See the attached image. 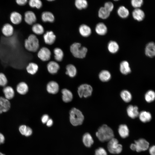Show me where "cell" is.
<instances>
[{"label":"cell","mask_w":155,"mask_h":155,"mask_svg":"<svg viewBox=\"0 0 155 155\" xmlns=\"http://www.w3.org/2000/svg\"><path fill=\"white\" fill-rule=\"evenodd\" d=\"M96 135L98 140L102 142H108L114 137L113 131L106 124H104L99 127Z\"/></svg>","instance_id":"6da1fadb"},{"label":"cell","mask_w":155,"mask_h":155,"mask_svg":"<svg viewBox=\"0 0 155 155\" xmlns=\"http://www.w3.org/2000/svg\"><path fill=\"white\" fill-rule=\"evenodd\" d=\"M69 119L71 123L74 126L82 123L84 117L82 113L79 109L74 108L70 111Z\"/></svg>","instance_id":"7a4b0ae2"},{"label":"cell","mask_w":155,"mask_h":155,"mask_svg":"<svg viewBox=\"0 0 155 155\" xmlns=\"http://www.w3.org/2000/svg\"><path fill=\"white\" fill-rule=\"evenodd\" d=\"M70 51L75 57L82 59L84 58L88 51L87 48L84 46H82L80 43L75 42L70 46Z\"/></svg>","instance_id":"3957f363"},{"label":"cell","mask_w":155,"mask_h":155,"mask_svg":"<svg viewBox=\"0 0 155 155\" xmlns=\"http://www.w3.org/2000/svg\"><path fill=\"white\" fill-rule=\"evenodd\" d=\"M24 46L27 50L30 52H36L39 47L38 40L36 35L31 34L25 40Z\"/></svg>","instance_id":"277c9868"},{"label":"cell","mask_w":155,"mask_h":155,"mask_svg":"<svg viewBox=\"0 0 155 155\" xmlns=\"http://www.w3.org/2000/svg\"><path fill=\"white\" fill-rule=\"evenodd\" d=\"M107 147L108 151L112 154H119L123 149L122 145L119 143L117 139L114 137L108 141Z\"/></svg>","instance_id":"5b68a950"},{"label":"cell","mask_w":155,"mask_h":155,"mask_svg":"<svg viewBox=\"0 0 155 155\" xmlns=\"http://www.w3.org/2000/svg\"><path fill=\"white\" fill-rule=\"evenodd\" d=\"M92 91V87L87 84L81 85L79 87L78 90V94L80 98H87L91 96Z\"/></svg>","instance_id":"8992f818"},{"label":"cell","mask_w":155,"mask_h":155,"mask_svg":"<svg viewBox=\"0 0 155 155\" xmlns=\"http://www.w3.org/2000/svg\"><path fill=\"white\" fill-rule=\"evenodd\" d=\"M135 151L139 152L147 150L149 148V144L145 139L140 138L135 141Z\"/></svg>","instance_id":"52a82bcc"},{"label":"cell","mask_w":155,"mask_h":155,"mask_svg":"<svg viewBox=\"0 0 155 155\" xmlns=\"http://www.w3.org/2000/svg\"><path fill=\"white\" fill-rule=\"evenodd\" d=\"M51 52L48 48L46 47L42 48L38 51V56L42 61H47L51 58Z\"/></svg>","instance_id":"ba28073f"},{"label":"cell","mask_w":155,"mask_h":155,"mask_svg":"<svg viewBox=\"0 0 155 155\" xmlns=\"http://www.w3.org/2000/svg\"><path fill=\"white\" fill-rule=\"evenodd\" d=\"M126 112L128 116L133 119L138 117L140 113L138 107L133 105H130L127 106Z\"/></svg>","instance_id":"9c48e42d"},{"label":"cell","mask_w":155,"mask_h":155,"mask_svg":"<svg viewBox=\"0 0 155 155\" xmlns=\"http://www.w3.org/2000/svg\"><path fill=\"white\" fill-rule=\"evenodd\" d=\"M146 55L150 58L154 57L155 55V45L154 42H151L148 43L145 48Z\"/></svg>","instance_id":"30bf717a"},{"label":"cell","mask_w":155,"mask_h":155,"mask_svg":"<svg viewBox=\"0 0 155 155\" xmlns=\"http://www.w3.org/2000/svg\"><path fill=\"white\" fill-rule=\"evenodd\" d=\"M24 20L25 22L29 25H32L36 20L35 14L32 11H26L24 15Z\"/></svg>","instance_id":"8fae6325"},{"label":"cell","mask_w":155,"mask_h":155,"mask_svg":"<svg viewBox=\"0 0 155 155\" xmlns=\"http://www.w3.org/2000/svg\"><path fill=\"white\" fill-rule=\"evenodd\" d=\"M119 70L121 73L127 75L131 72V69L129 63L127 61H121L119 65Z\"/></svg>","instance_id":"7c38bea8"},{"label":"cell","mask_w":155,"mask_h":155,"mask_svg":"<svg viewBox=\"0 0 155 155\" xmlns=\"http://www.w3.org/2000/svg\"><path fill=\"white\" fill-rule=\"evenodd\" d=\"M56 36L52 31H48L44 35L43 39L44 42L47 44L51 45L55 42Z\"/></svg>","instance_id":"4fadbf2b"},{"label":"cell","mask_w":155,"mask_h":155,"mask_svg":"<svg viewBox=\"0 0 155 155\" xmlns=\"http://www.w3.org/2000/svg\"><path fill=\"white\" fill-rule=\"evenodd\" d=\"M59 85L58 84L54 81L49 82L47 84L46 90L49 93L55 94L57 93L59 90Z\"/></svg>","instance_id":"5bb4252c"},{"label":"cell","mask_w":155,"mask_h":155,"mask_svg":"<svg viewBox=\"0 0 155 155\" xmlns=\"http://www.w3.org/2000/svg\"><path fill=\"white\" fill-rule=\"evenodd\" d=\"M132 15L135 20L139 22L142 21L145 17L144 12L140 8L135 9L132 12Z\"/></svg>","instance_id":"9a60e30c"},{"label":"cell","mask_w":155,"mask_h":155,"mask_svg":"<svg viewBox=\"0 0 155 155\" xmlns=\"http://www.w3.org/2000/svg\"><path fill=\"white\" fill-rule=\"evenodd\" d=\"M3 34L6 37H9L11 36L14 32L13 26L8 23L5 24L3 26L2 30Z\"/></svg>","instance_id":"2e32d148"},{"label":"cell","mask_w":155,"mask_h":155,"mask_svg":"<svg viewBox=\"0 0 155 155\" xmlns=\"http://www.w3.org/2000/svg\"><path fill=\"white\" fill-rule=\"evenodd\" d=\"M138 117L140 120L144 123L150 121L152 118L151 113L146 111H143L140 112Z\"/></svg>","instance_id":"e0dca14e"},{"label":"cell","mask_w":155,"mask_h":155,"mask_svg":"<svg viewBox=\"0 0 155 155\" xmlns=\"http://www.w3.org/2000/svg\"><path fill=\"white\" fill-rule=\"evenodd\" d=\"M107 28L106 25L103 23L100 22L96 26L95 30L98 35L103 36L106 34L107 32Z\"/></svg>","instance_id":"ac0fdd59"},{"label":"cell","mask_w":155,"mask_h":155,"mask_svg":"<svg viewBox=\"0 0 155 155\" xmlns=\"http://www.w3.org/2000/svg\"><path fill=\"white\" fill-rule=\"evenodd\" d=\"M98 78L102 82H106L111 79V74L109 71L107 70H103L99 73Z\"/></svg>","instance_id":"d6986e66"},{"label":"cell","mask_w":155,"mask_h":155,"mask_svg":"<svg viewBox=\"0 0 155 155\" xmlns=\"http://www.w3.org/2000/svg\"><path fill=\"white\" fill-rule=\"evenodd\" d=\"M0 106L3 112H6L10 109L11 103L9 100L5 97H0Z\"/></svg>","instance_id":"ffe728a7"},{"label":"cell","mask_w":155,"mask_h":155,"mask_svg":"<svg viewBox=\"0 0 155 155\" xmlns=\"http://www.w3.org/2000/svg\"><path fill=\"white\" fill-rule=\"evenodd\" d=\"M79 32L80 35L84 37L89 36L92 32L91 29L88 26L83 24L80 26L79 29Z\"/></svg>","instance_id":"44dd1931"},{"label":"cell","mask_w":155,"mask_h":155,"mask_svg":"<svg viewBox=\"0 0 155 155\" xmlns=\"http://www.w3.org/2000/svg\"><path fill=\"white\" fill-rule=\"evenodd\" d=\"M10 19L11 22L13 24L17 25L21 22L22 20V17L19 13L16 11H13L11 13Z\"/></svg>","instance_id":"7402d4cb"},{"label":"cell","mask_w":155,"mask_h":155,"mask_svg":"<svg viewBox=\"0 0 155 155\" xmlns=\"http://www.w3.org/2000/svg\"><path fill=\"white\" fill-rule=\"evenodd\" d=\"M118 132L120 136L123 138L127 137L129 135V130L125 124L120 125L118 128Z\"/></svg>","instance_id":"603a6c76"},{"label":"cell","mask_w":155,"mask_h":155,"mask_svg":"<svg viewBox=\"0 0 155 155\" xmlns=\"http://www.w3.org/2000/svg\"><path fill=\"white\" fill-rule=\"evenodd\" d=\"M47 69L49 72L51 74L56 73L59 69V66L56 62L51 61L47 65Z\"/></svg>","instance_id":"cb8c5ba5"},{"label":"cell","mask_w":155,"mask_h":155,"mask_svg":"<svg viewBox=\"0 0 155 155\" xmlns=\"http://www.w3.org/2000/svg\"><path fill=\"white\" fill-rule=\"evenodd\" d=\"M62 99L65 102H71L72 100L73 95L71 91L67 89H63L61 91Z\"/></svg>","instance_id":"d4e9b609"},{"label":"cell","mask_w":155,"mask_h":155,"mask_svg":"<svg viewBox=\"0 0 155 155\" xmlns=\"http://www.w3.org/2000/svg\"><path fill=\"white\" fill-rule=\"evenodd\" d=\"M120 96L122 100L126 103L130 102L132 98V94L127 90H124L121 91L120 93Z\"/></svg>","instance_id":"484cf974"},{"label":"cell","mask_w":155,"mask_h":155,"mask_svg":"<svg viewBox=\"0 0 155 155\" xmlns=\"http://www.w3.org/2000/svg\"><path fill=\"white\" fill-rule=\"evenodd\" d=\"M3 92L4 97L9 100L12 99L14 96V91L13 88L11 86L5 87L3 89Z\"/></svg>","instance_id":"4316f807"},{"label":"cell","mask_w":155,"mask_h":155,"mask_svg":"<svg viewBox=\"0 0 155 155\" xmlns=\"http://www.w3.org/2000/svg\"><path fill=\"white\" fill-rule=\"evenodd\" d=\"M41 19L43 22H53L55 20L53 14L51 12L46 11L43 12L41 16Z\"/></svg>","instance_id":"83f0119b"},{"label":"cell","mask_w":155,"mask_h":155,"mask_svg":"<svg viewBox=\"0 0 155 155\" xmlns=\"http://www.w3.org/2000/svg\"><path fill=\"white\" fill-rule=\"evenodd\" d=\"M28 87L26 83L22 82L17 85L16 90L17 92L20 94L24 95L28 91Z\"/></svg>","instance_id":"f1b7e54d"},{"label":"cell","mask_w":155,"mask_h":155,"mask_svg":"<svg viewBox=\"0 0 155 155\" xmlns=\"http://www.w3.org/2000/svg\"><path fill=\"white\" fill-rule=\"evenodd\" d=\"M108 51L112 54L116 53L119 51V46L118 43L114 41H110L107 45Z\"/></svg>","instance_id":"f546056e"},{"label":"cell","mask_w":155,"mask_h":155,"mask_svg":"<svg viewBox=\"0 0 155 155\" xmlns=\"http://www.w3.org/2000/svg\"><path fill=\"white\" fill-rule=\"evenodd\" d=\"M117 12L119 16L122 18H127L129 14L128 9L123 6H120L118 9Z\"/></svg>","instance_id":"4dcf8cb0"},{"label":"cell","mask_w":155,"mask_h":155,"mask_svg":"<svg viewBox=\"0 0 155 155\" xmlns=\"http://www.w3.org/2000/svg\"><path fill=\"white\" fill-rule=\"evenodd\" d=\"M82 140L84 145L88 147H90L94 143V140L89 133H86L83 135Z\"/></svg>","instance_id":"1f68e13d"},{"label":"cell","mask_w":155,"mask_h":155,"mask_svg":"<svg viewBox=\"0 0 155 155\" xmlns=\"http://www.w3.org/2000/svg\"><path fill=\"white\" fill-rule=\"evenodd\" d=\"M19 131L20 133L26 137L30 136L32 133V131L31 128L25 125H22L19 127Z\"/></svg>","instance_id":"d6a6232c"},{"label":"cell","mask_w":155,"mask_h":155,"mask_svg":"<svg viewBox=\"0 0 155 155\" xmlns=\"http://www.w3.org/2000/svg\"><path fill=\"white\" fill-rule=\"evenodd\" d=\"M145 101L147 103H150L154 101L155 99V92L153 90H150L147 91L144 96Z\"/></svg>","instance_id":"836d02e7"},{"label":"cell","mask_w":155,"mask_h":155,"mask_svg":"<svg viewBox=\"0 0 155 155\" xmlns=\"http://www.w3.org/2000/svg\"><path fill=\"white\" fill-rule=\"evenodd\" d=\"M38 65L34 63H30L27 66L26 69L27 72L31 75L35 74L38 70Z\"/></svg>","instance_id":"e575fe53"},{"label":"cell","mask_w":155,"mask_h":155,"mask_svg":"<svg viewBox=\"0 0 155 155\" xmlns=\"http://www.w3.org/2000/svg\"><path fill=\"white\" fill-rule=\"evenodd\" d=\"M66 74L69 77L72 78L75 77L77 73V69L73 65L69 64L66 67Z\"/></svg>","instance_id":"d590c367"},{"label":"cell","mask_w":155,"mask_h":155,"mask_svg":"<svg viewBox=\"0 0 155 155\" xmlns=\"http://www.w3.org/2000/svg\"><path fill=\"white\" fill-rule=\"evenodd\" d=\"M55 59L58 61H61L63 58L64 53L63 51L60 48H55L53 51Z\"/></svg>","instance_id":"8d00e7d4"},{"label":"cell","mask_w":155,"mask_h":155,"mask_svg":"<svg viewBox=\"0 0 155 155\" xmlns=\"http://www.w3.org/2000/svg\"><path fill=\"white\" fill-rule=\"evenodd\" d=\"M32 30L35 34L41 35L44 32V28L43 26L38 23L34 24L32 27Z\"/></svg>","instance_id":"74e56055"},{"label":"cell","mask_w":155,"mask_h":155,"mask_svg":"<svg viewBox=\"0 0 155 155\" xmlns=\"http://www.w3.org/2000/svg\"><path fill=\"white\" fill-rule=\"evenodd\" d=\"M110 13L107 11L103 7H101L98 11V16L102 19L107 18L110 16Z\"/></svg>","instance_id":"f35d334b"},{"label":"cell","mask_w":155,"mask_h":155,"mask_svg":"<svg viewBox=\"0 0 155 155\" xmlns=\"http://www.w3.org/2000/svg\"><path fill=\"white\" fill-rule=\"evenodd\" d=\"M75 4L76 7L79 9H85L88 5V2L86 0H76Z\"/></svg>","instance_id":"ab89813d"},{"label":"cell","mask_w":155,"mask_h":155,"mask_svg":"<svg viewBox=\"0 0 155 155\" xmlns=\"http://www.w3.org/2000/svg\"><path fill=\"white\" fill-rule=\"evenodd\" d=\"M28 3L31 7L38 9L40 8L42 6V2L40 0H30Z\"/></svg>","instance_id":"60d3db41"},{"label":"cell","mask_w":155,"mask_h":155,"mask_svg":"<svg viewBox=\"0 0 155 155\" xmlns=\"http://www.w3.org/2000/svg\"><path fill=\"white\" fill-rule=\"evenodd\" d=\"M143 0H132L131 1L132 6L135 9L140 8L143 4Z\"/></svg>","instance_id":"b9f144b4"},{"label":"cell","mask_w":155,"mask_h":155,"mask_svg":"<svg viewBox=\"0 0 155 155\" xmlns=\"http://www.w3.org/2000/svg\"><path fill=\"white\" fill-rule=\"evenodd\" d=\"M7 82L5 75L2 73H0V86H5Z\"/></svg>","instance_id":"7bdbcfd3"},{"label":"cell","mask_w":155,"mask_h":155,"mask_svg":"<svg viewBox=\"0 0 155 155\" xmlns=\"http://www.w3.org/2000/svg\"><path fill=\"white\" fill-rule=\"evenodd\" d=\"M103 7L107 11L111 13L114 9V5L112 3L109 1L106 2Z\"/></svg>","instance_id":"ee69618b"},{"label":"cell","mask_w":155,"mask_h":155,"mask_svg":"<svg viewBox=\"0 0 155 155\" xmlns=\"http://www.w3.org/2000/svg\"><path fill=\"white\" fill-rule=\"evenodd\" d=\"M95 155H107V153L104 148L100 147L95 150Z\"/></svg>","instance_id":"f6af8a7d"},{"label":"cell","mask_w":155,"mask_h":155,"mask_svg":"<svg viewBox=\"0 0 155 155\" xmlns=\"http://www.w3.org/2000/svg\"><path fill=\"white\" fill-rule=\"evenodd\" d=\"M49 119V116L47 114L43 115L41 117V120L42 123H46Z\"/></svg>","instance_id":"bcb514c9"},{"label":"cell","mask_w":155,"mask_h":155,"mask_svg":"<svg viewBox=\"0 0 155 155\" xmlns=\"http://www.w3.org/2000/svg\"><path fill=\"white\" fill-rule=\"evenodd\" d=\"M27 0H17L16 2L19 5H25L27 3Z\"/></svg>","instance_id":"7dc6e473"},{"label":"cell","mask_w":155,"mask_h":155,"mask_svg":"<svg viewBox=\"0 0 155 155\" xmlns=\"http://www.w3.org/2000/svg\"><path fill=\"white\" fill-rule=\"evenodd\" d=\"M149 152L151 155H155V146L154 145L152 146L150 148Z\"/></svg>","instance_id":"c3c4849f"},{"label":"cell","mask_w":155,"mask_h":155,"mask_svg":"<svg viewBox=\"0 0 155 155\" xmlns=\"http://www.w3.org/2000/svg\"><path fill=\"white\" fill-rule=\"evenodd\" d=\"M5 140V138L4 135L0 133V145L3 143Z\"/></svg>","instance_id":"681fc988"},{"label":"cell","mask_w":155,"mask_h":155,"mask_svg":"<svg viewBox=\"0 0 155 155\" xmlns=\"http://www.w3.org/2000/svg\"><path fill=\"white\" fill-rule=\"evenodd\" d=\"M53 120L51 119H49L46 123V125L48 127L51 126L53 124Z\"/></svg>","instance_id":"f907efd6"},{"label":"cell","mask_w":155,"mask_h":155,"mask_svg":"<svg viewBox=\"0 0 155 155\" xmlns=\"http://www.w3.org/2000/svg\"><path fill=\"white\" fill-rule=\"evenodd\" d=\"M3 113L2 109L0 106V114L2 113Z\"/></svg>","instance_id":"816d5d0a"},{"label":"cell","mask_w":155,"mask_h":155,"mask_svg":"<svg viewBox=\"0 0 155 155\" xmlns=\"http://www.w3.org/2000/svg\"><path fill=\"white\" fill-rule=\"evenodd\" d=\"M0 155H5L4 154L0 152Z\"/></svg>","instance_id":"f5cc1de1"}]
</instances>
